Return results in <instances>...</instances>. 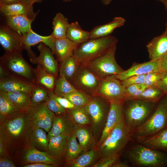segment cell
I'll return each mask as SVG.
<instances>
[{"label":"cell","instance_id":"8992f818","mask_svg":"<svg viewBox=\"0 0 167 167\" xmlns=\"http://www.w3.org/2000/svg\"><path fill=\"white\" fill-rule=\"evenodd\" d=\"M118 40L110 35L100 38L90 39L78 45L73 55L83 64L90 61L103 54L115 44Z\"/></svg>","mask_w":167,"mask_h":167},{"label":"cell","instance_id":"f6af8a7d","mask_svg":"<svg viewBox=\"0 0 167 167\" xmlns=\"http://www.w3.org/2000/svg\"><path fill=\"white\" fill-rule=\"evenodd\" d=\"M162 71H152L146 75L144 84L148 87H156L160 80Z\"/></svg>","mask_w":167,"mask_h":167},{"label":"cell","instance_id":"d590c367","mask_svg":"<svg viewBox=\"0 0 167 167\" xmlns=\"http://www.w3.org/2000/svg\"><path fill=\"white\" fill-rule=\"evenodd\" d=\"M6 92L10 99L20 111L26 112L31 106L30 93L20 91Z\"/></svg>","mask_w":167,"mask_h":167},{"label":"cell","instance_id":"6125c7cd","mask_svg":"<svg viewBox=\"0 0 167 167\" xmlns=\"http://www.w3.org/2000/svg\"><path fill=\"white\" fill-rule=\"evenodd\" d=\"M164 5L165 7V8L167 10V2L164 4Z\"/></svg>","mask_w":167,"mask_h":167},{"label":"cell","instance_id":"94428289","mask_svg":"<svg viewBox=\"0 0 167 167\" xmlns=\"http://www.w3.org/2000/svg\"><path fill=\"white\" fill-rule=\"evenodd\" d=\"M162 3H163L164 4L167 2V0H157Z\"/></svg>","mask_w":167,"mask_h":167},{"label":"cell","instance_id":"bcb514c9","mask_svg":"<svg viewBox=\"0 0 167 167\" xmlns=\"http://www.w3.org/2000/svg\"><path fill=\"white\" fill-rule=\"evenodd\" d=\"M120 153L104 159H101L93 165L92 167H112L113 165L119 160L121 155Z\"/></svg>","mask_w":167,"mask_h":167},{"label":"cell","instance_id":"ee69618b","mask_svg":"<svg viewBox=\"0 0 167 167\" xmlns=\"http://www.w3.org/2000/svg\"><path fill=\"white\" fill-rule=\"evenodd\" d=\"M147 88L144 84H134L126 88V96L124 101L135 98Z\"/></svg>","mask_w":167,"mask_h":167},{"label":"cell","instance_id":"f546056e","mask_svg":"<svg viewBox=\"0 0 167 167\" xmlns=\"http://www.w3.org/2000/svg\"><path fill=\"white\" fill-rule=\"evenodd\" d=\"M100 158V156L97 147L89 151L83 152L75 159L67 164L71 167H87L92 166Z\"/></svg>","mask_w":167,"mask_h":167},{"label":"cell","instance_id":"4fadbf2b","mask_svg":"<svg viewBox=\"0 0 167 167\" xmlns=\"http://www.w3.org/2000/svg\"><path fill=\"white\" fill-rule=\"evenodd\" d=\"M0 44L6 53L25 50L22 36L6 24L0 26Z\"/></svg>","mask_w":167,"mask_h":167},{"label":"cell","instance_id":"11a10c76","mask_svg":"<svg viewBox=\"0 0 167 167\" xmlns=\"http://www.w3.org/2000/svg\"><path fill=\"white\" fill-rule=\"evenodd\" d=\"M9 75L6 70L0 65V79L4 78Z\"/></svg>","mask_w":167,"mask_h":167},{"label":"cell","instance_id":"e7e4bbea","mask_svg":"<svg viewBox=\"0 0 167 167\" xmlns=\"http://www.w3.org/2000/svg\"><path fill=\"white\" fill-rule=\"evenodd\" d=\"M165 31L167 32V23H166V30H165Z\"/></svg>","mask_w":167,"mask_h":167},{"label":"cell","instance_id":"7402d4cb","mask_svg":"<svg viewBox=\"0 0 167 167\" xmlns=\"http://www.w3.org/2000/svg\"><path fill=\"white\" fill-rule=\"evenodd\" d=\"M0 12L4 16L24 15L35 19L37 13L33 11V5L19 2L9 5L0 4Z\"/></svg>","mask_w":167,"mask_h":167},{"label":"cell","instance_id":"9a60e30c","mask_svg":"<svg viewBox=\"0 0 167 167\" xmlns=\"http://www.w3.org/2000/svg\"><path fill=\"white\" fill-rule=\"evenodd\" d=\"M37 48L40 54L38 56L30 58L31 62L41 65L48 72L57 78L59 72L58 65L51 49L43 43H39Z\"/></svg>","mask_w":167,"mask_h":167},{"label":"cell","instance_id":"2e32d148","mask_svg":"<svg viewBox=\"0 0 167 167\" xmlns=\"http://www.w3.org/2000/svg\"><path fill=\"white\" fill-rule=\"evenodd\" d=\"M23 36V43L30 58L35 57L36 55L31 49V47L38 43H43L48 46L55 54V39L51 35L42 36L34 32L31 29Z\"/></svg>","mask_w":167,"mask_h":167},{"label":"cell","instance_id":"7a4b0ae2","mask_svg":"<svg viewBox=\"0 0 167 167\" xmlns=\"http://www.w3.org/2000/svg\"><path fill=\"white\" fill-rule=\"evenodd\" d=\"M30 126L26 112L0 121V137L8 147L19 145L24 141Z\"/></svg>","mask_w":167,"mask_h":167},{"label":"cell","instance_id":"7bdbcfd3","mask_svg":"<svg viewBox=\"0 0 167 167\" xmlns=\"http://www.w3.org/2000/svg\"><path fill=\"white\" fill-rule=\"evenodd\" d=\"M45 103L49 109L56 115L63 114L67 111L55 99L53 91H49V96Z\"/></svg>","mask_w":167,"mask_h":167},{"label":"cell","instance_id":"52a82bcc","mask_svg":"<svg viewBox=\"0 0 167 167\" xmlns=\"http://www.w3.org/2000/svg\"><path fill=\"white\" fill-rule=\"evenodd\" d=\"M117 44L99 57L81 64L100 79L114 76L124 70L118 65L115 58Z\"/></svg>","mask_w":167,"mask_h":167},{"label":"cell","instance_id":"816d5d0a","mask_svg":"<svg viewBox=\"0 0 167 167\" xmlns=\"http://www.w3.org/2000/svg\"><path fill=\"white\" fill-rule=\"evenodd\" d=\"M8 147L6 143L0 137V156L1 157L6 156L7 153Z\"/></svg>","mask_w":167,"mask_h":167},{"label":"cell","instance_id":"c3c4849f","mask_svg":"<svg viewBox=\"0 0 167 167\" xmlns=\"http://www.w3.org/2000/svg\"><path fill=\"white\" fill-rule=\"evenodd\" d=\"M54 96L60 104L66 110L71 109L76 107L67 98L58 96L56 95L54 92Z\"/></svg>","mask_w":167,"mask_h":167},{"label":"cell","instance_id":"e0dca14e","mask_svg":"<svg viewBox=\"0 0 167 167\" xmlns=\"http://www.w3.org/2000/svg\"><path fill=\"white\" fill-rule=\"evenodd\" d=\"M76 125L67 111L61 115H55L53 118L51 128L48 132V139L61 135H70L74 132Z\"/></svg>","mask_w":167,"mask_h":167},{"label":"cell","instance_id":"6f0895ef","mask_svg":"<svg viewBox=\"0 0 167 167\" xmlns=\"http://www.w3.org/2000/svg\"><path fill=\"white\" fill-rule=\"evenodd\" d=\"M21 0H0V4L9 5L18 3Z\"/></svg>","mask_w":167,"mask_h":167},{"label":"cell","instance_id":"f907efd6","mask_svg":"<svg viewBox=\"0 0 167 167\" xmlns=\"http://www.w3.org/2000/svg\"><path fill=\"white\" fill-rule=\"evenodd\" d=\"M14 163L6 156L0 157V167H15Z\"/></svg>","mask_w":167,"mask_h":167},{"label":"cell","instance_id":"681fc988","mask_svg":"<svg viewBox=\"0 0 167 167\" xmlns=\"http://www.w3.org/2000/svg\"><path fill=\"white\" fill-rule=\"evenodd\" d=\"M156 87L162 91L165 94H167V73L162 72L161 78Z\"/></svg>","mask_w":167,"mask_h":167},{"label":"cell","instance_id":"91938a15","mask_svg":"<svg viewBox=\"0 0 167 167\" xmlns=\"http://www.w3.org/2000/svg\"><path fill=\"white\" fill-rule=\"evenodd\" d=\"M102 3L105 5H107L109 4L112 1V0H101Z\"/></svg>","mask_w":167,"mask_h":167},{"label":"cell","instance_id":"8fae6325","mask_svg":"<svg viewBox=\"0 0 167 167\" xmlns=\"http://www.w3.org/2000/svg\"><path fill=\"white\" fill-rule=\"evenodd\" d=\"M30 127H39L48 132L51 129L55 114L47 107L45 102L30 106L26 111Z\"/></svg>","mask_w":167,"mask_h":167},{"label":"cell","instance_id":"ffe728a7","mask_svg":"<svg viewBox=\"0 0 167 167\" xmlns=\"http://www.w3.org/2000/svg\"><path fill=\"white\" fill-rule=\"evenodd\" d=\"M39 127H30L25 136L24 142L28 147L47 152L49 139L45 131Z\"/></svg>","mask_w":167,"mask_h":167},{"label":"cell","instance_id":"836d02e7","mask_svg":"<svg viewBox=\"0 0 167 167\" xmlns=\"http://www.w3.org/2000/svg\"><path fill=\"white\" fill-rule=\"evenodd\" d=\"M90 32L83 30L77 21L70 24L66 37L74 43L79 45L90 39Z\"/></svg>","mask_w":167,"mask_h":167},{"label":"cell","instance_id":"603a6c76","mask_svg":"<svg viewBox=\"0 0 167 167\" xmlns=\"http://www.w3.org/2000/svg\"><path fill=\"white\" fill-rule=\"evenodd\" d=\"M61 158L53 157L45 151L32 147H28L24 156V161L27 163H42L58 166Z\"/></svg>","mask_w":167,"mask_h":167},{"label":"cell","instance_id":"003e7915","mask_svg":"<svg viewBox=\"0 0 167 167\" xmlns=\"http://www.w3.org/2000/svg\"><path fill=\"white\" fill-rule=\"evenodd\" d=\"M166 95H167V94H166Z\"/></svg>","mask_w":167,"mask_h":167},{"label":"cell","instance_id":"e575fe53","mask_svg":"<svg viewBox=\"0 0 167 167\" xmlns=\"http://www.w3.org/2000/svg\"><path fill=\"white\" fill-rule=\"evenodd\" d=\"M70 24L68 19L63 15L61 13H57L53 19L51 35L55 39L66 37Z\"/></svg>","mask_w":167,"mask_h":167},{"label":"cell","instance_id":"ab89813d","mask_svg":"<svg viewBox=\"0 0 167 167\" xmlns=\"http://www.w3.org/2000/svg\"><path fill=\"white\" fill-rule=\"evenodd\" d=\"M78 90L65 77L59 76L56 79L54 92L57 95L64 97Z\"/></svg>","mask_w":167,"mask_h":167},{"label":"cell","instance_id":"4316f807","mask_svg":"<svg viewBox=\"0 0 167 167\" xmlns=\"http://www.w3.org/2000/svg\"><path fill=\"white\" fill-rule=\"evenodd\" d=\"M126 20L121 17L113 18L110 22L95 26L90 32V39L100 38L110 35L116 28L123 26Z\"/></svg>","mask_w":167,"mask_h":167},{"label":"cell","instance_id":"f5cc1de1","mask_svg":"<svg viewBox=\"0 0 167 167\" xmlns=\"http://www.w3.org/2000/svg\"><path fill=\"white\" fill-rule=\"evenodd\" d=\"M159 61L161 71L167 73V54Z\"/></svg>","mask_w":167,"mask_h":167},{"label":"cell","instance_id":"7c38bea8","mask_svg":"<svg viewBox=\"0 0 167 167\" xmlns=\"http://www.w3.org/2000/svg\"><path fill=\"white\" fill-rule=\"evenodd\" d=\"M100 81V79L81 64L70 83L77 89L94 96Z\"/></svg>","mask_w":167,"mask_h":167},{"label":"cell","instance_id":"ac0fdd59","mask_svg":"<svg viewBox=\"0 0 167 167\" xmlns=\"http://www.w3.org/2000/svg\"><path fill=\"white\" fill-rule=\"evenodd\" d=\"M152 71L162 72L160 67L159 60H150L142 63H133L130 68L114 76L121 81L134 75H146Z\"/></svg>","mask_w":167,"mask_h":167},{"label":"cell","instance_id":"b9f144b4","mask_svg":"<svg viewBox=\"0 0 167 167\" xmlns=\"http://www.w3.org/2000/svg\"><path fill=\"white\" fill-rule=\"evenodd\" d=\"M165 94L156 87L147 88L139 96L135 98L158 102Z\"/></svg>","mask_w":167,"mask_h":167},{"label":"cell","instance_id":"30bf717a","mask_svg":"<svg viewBox=\"0 0 167 167\" xmlns=\"http://www.w3.org/2000/svg\"><path fill=\"white\" fill-rule=\"evenodd\" d=\"M126 88L114 76L101 79L97 91L94 96L101 97L110 102H123L126 96Z\"/></svg>","mask_w":167,"mask_h":167},{"label":"cell","instance_id":"5bb4252c","mask_svg":"<svg viewBox=\"0 0 167 167\" xmlns=\"http://www.w3.org/2000/svg\"><path fill=\"white\" fill-rule=\"evenodd\" d=\"M106 121L96 147L104 141L111 131L124 120L122 102H110Z\"/></svg>","mask_w":167,"mask_h":167},{"label":"cell","instance_id":"ba28073f","mask_svg":"<svg viewBox=\"0 0 167 167\" xmlns=\"http://www.w3.org/2000/svg\"><path fill=\"white\" fill-rule=\"evenodd\" d=\"M110 104L109 102L101 97L93 96L89 102L84 107L90 117L91 129L96 141L101 137Z\"/></svg>","mask_w":167,"mask_h":167},{"label":"cell","instance_id":"74e56055","mask_svg":"<svg viewBox=\"0 0 167 167\" xmlns=\"http://www.w3.org/2000/svg\"><path fill=\"white\" fill-rule=\"evenodd\" d=\"M74 131L69 135L66 153L65 157L67 164L75 159L83 152Z\"/></svg>","mask_w":167,"mask_h":167},{"label":"cell","instance_id":"8d00e7d4","mask_svg":"<svg viewBox=\"0 0 167 167\" xmlns=\"http://www.w3.org/2000/svg\"><path fill=\"white\" fill-rule=\"evenodd\" d=\"M49 90L45 87L34 83L30 93L31 106L45 103L48 98Z\"/></svg>","mask_w":167,"mask_h":167},{"label":"cell","instance_id":"484cf974","mask_svg":"<svg viewBox=\"0 0 167 167\" xmlns=\"http://www.w3.org/2000/svg\"><path fill=\"white\" fill-rule=\"evenodd\" d=\"M137 141L149 148L167 152V127L154 135Z\"/></svg>","mask_w":167,"mask_h":167},{"label":"cell","instance_id":"9c48e42d","mask_svg":"<svg viewBox=\"0 0 167 167\" xmlns=\"http://www.w3.org/2000/svg\"><path fill=\"white\" fill-rule=\"evenodd\" d=\"M0 65L6 70L10 75L34 82V68L23 57L22 51L5 53L0 57Z\"/></svg>","mask_w":167,"mask_h":167},{"label":"cell","instance_id":"f1b7e54d","mask_svg":"<svg viewBox=\"0 0 167 167\" xmlns=\"http://www.w3.org/2000/svg\"><path fill=\"white\" fill-rule=\"evenodd\" d=\"M78 45L66 37L55 39V54L57 62H60L73 56L74 51Z\"/></svg>","mask_w":167,"mask_h":167},{"label":"cell","instance_id":"be15d7a7","mask_svg":"<svg viewBox=\"0 0 167 167\" xmlns=\"http://www.w3.org/2000/svg\"><path fill=\"white\" fill-rule=\"evenodd\" d=\"M64 2H69L72 1V0H62Z\"/></svg>","mask_w":167,"mask_h":167},{"label":"cell","instance_id":"d6986e66","mask_svg":"<svg viewBox=\"0 0 167 167\" xmlns=\"http://www.w3.org/2000/svg\"><path fill=\"white\" fill-rule=\"evenodd\" d=\"M33 83L22 78L9 75L0 79V91L9 92L20 91L30 93Z\"/></svg>","mask_w":167,"mask_h":167},{"label":"cell","instance_id":"1f68e13d","mask_svg":"<svg viewBox=\"0 0 167 167\" xmlns=\"http://www.w3.org/2000/svg\"><path fill=\"white\" fill-rule=\"evenodd\" d=\"M35 83L54 91L57 77L48 72L41 65L38 64L34 69Z\"/></svg>","mask_w":167,"mask_h":167},{"label":"cell","instance_id":"5b68a950","mask_svg":"<svg viewBox=\"0 0 167 167\" xmlns=\"http://www.w3.org/2000/svg\"><path fill=\"white\" fill-rule=\"evenodd\" d=\"M132 133L124 120L111 131L102 143L97 147L100 153V159L121 153L132 139Z\"/></svg>","mask_w":167,"mask_h":167},{"label":"cell","instance_id":"6da1fadb","mask_svg":"<svg viewBox=\"0 0 167 167\" xmlns=\"http://www.w3.org/2000/svg\"><path fill=\"white\" fill-rule=\"evenodd\" d=\"M157 103L138 99H130L122 102L124 120L132 132L148 119Z\"/></svg>","mask_w":167,"mask_h":167},{"label":"cell","instance_id":"d6a6232c","mask_svg":"<svg viewBox=\"0 0 167 167\" xmlns=\"http://www.w3.org/2000/svg\"><path fill=\"white\" fill-rule=\"evenodd\" d=\"M21 113L10 99L6 93L0 91V121L15 117Z\"/></svg>","mask_w":167,"mask_h":167},{"label":"cell","instance_id":"3957f363","mask_svg":"<svg viewBox=\"0 0 167 167\" xmlns=\"http://www.w3.org/2000/svg\"><path fill=\"white\" fill-rule=\"evenodd\" d=\"M167 121V95L158 102L149 117L141 126L132 132V139L138 140L157 133L166 127Z\"/></svg>","mask_w":167,"mask_h":167},{"label":"cell","instance_id":"f35d334b","mask_svg":"<svg viewBox=\"0 0 167 167\" xmlns=\"http://www.w3.org/2000/svg\"><path fill=\"white\" fill-rule=\"evenodd\" d=\"M66 111L75 125L85 126L90 125V117L84 107H76Z\"/></svg>","mask_w":167,"mask_h":167},{"label":"cell","instance_id":"7dc6e473","mask_svg":"<svg viewBox=\"0 0 167 167\" xmlns=\"http://www.w3.org/2000/svg\"><path fill=\"white\" fill-rule=\"evenodd\" d=\"M146 75H134L121 81L122 84L125 87L137 84H143Z\"/></svg>","mask_w":167,"mask_h":167},{"label":"cell","instance_id":"9f6ffc18","mask_svg":"<svg viewBox=\"0 0 167 167\" xmlns=\"http://www.w3.org/2000/svg\"><path fill=\"white\" fill-rule=\"evenodd\" d=\"M129 165L127 162L118 161L113 165L112 167H129Z\"/></svg>","mask_w":167,"mask_h":167},{"label":"cell","instance_id":"680465c9","mask_svg":"<svg viewBox=\"0 0 167 167\" xmlns=\"http://www.w3.org/2000/svg\"><path fill=\"white\" fill-rule=\"evenodd\" d=\"M42 0H21L20 2L26 4H33L35 2H41Z\"/></svg>","mask_w":167,"mask_h":167},{"label":"cell","instance_id":"277c9868","mask_svg":"<svg viewBox=\"0 0 167 167\" xmlns=\"http://www.w3.org/2000/svg\"><path fill=\"white\" fill-rule=\"evenodd\" d=\"M131 164L137 167H167V152L152 149L139 143L126 151Z\"/></svg>","mask_w":167,"mask_h":167},{"label":"cell","instance_id":"d4e9b609","mask_svg":"<svg viewBox=\"0 0 167 167\" xmlns=\"http://www.w3.org/2000/svg\"><path fill=\"white\" fill-rule=\"evenodd\" d=\"M5 18L6 24L22 36L32 29V23L35 19L24 15H13Z\"/></svg>","mask_w":167,"mask_h":167},{"label":"cell","instance_id":"44dd1931","mask_svg":"<svg viewBox=\"0 0 167 167\" xmlns=\"http://www.w3.org/2000/svg\"><path fill=\"white\" fill-rule=\"evenodd\" d=\"M150 61H156L167 54V32L155 37L146 45Z\"/></svg>","mask_w":167,"mask_h":167},{"label":"cell","instance_id":"4dcf8cb0","mask_svg":"<svg viewBox=\"0 0 167 167\" xmlns=\"http://www.w3.org/2000/svg\"><path fill=\"white\" fill-rule=\"evenodd\" d=\"M81 64L74 55L67 58L60 62L59 76L65 77L71 82Z\"/></svg>","mask_w":167,"mask_h":167},{"label":"cell","instance_id":"cb8c5ba5","mask_svg":"<svg viewBox=\"0 0 167 167\" xmlns=\"http://www.w3.org/2000/svg\"><path fill=\"white\" fill-rule=\"evenodd\" d=\"M69 135H61L50 137L47 152L55 158H62L65 156Z\"/></svg>","mask_w":167,"mask_h":167},{"label":"cell","instance_id":"db71d44e","mask_svg":"<svg viewBox=\"0 0 167 167\" xmlns=\"http://www.w3.org/2000/svg\"><path fill=\"white\" fill-rule=\"evenodd\" d=\"M24 167H56L54 165L42 163H34L26 165Z\"/></svg>","mask_w":167,"mask_h":167},{"label":"cell","instance_id":"60d3db41","mask_svg":"<svg viewBox=\"0 0 167 167\" xmlns=\"http://www.w3.org/2000/svg\"><path fill=\"white\" fill-rule=\"evenodd\" d=\"M68 99L76 107H84L90 101L92 97L86 92L78 90L65 95Z\"/></svg>","mask_w":167,"mask_h":167},{"label":"cell","instance_id":"83f0119b","mask_svg":"<svg viewBox=\"0 0 167 167\" xmlns=\"http://www.w3.org/2000/svg\"><path fill=\"white\" fill-rule=\"evenodd\" d=\"M74 132L83 152L96 147L97 142L92 131L85 126L76 125Z\"/></svg>","mask_w":167,"mask_h":167},{"label":"cell","instance_id":"03108f58","mask_svg":"<svg viewBox=\"0 0 167 167\" xmlns=\"http://www.w3.org/2000/svg\"><path fill=\"white\" fill-rule=\"evenodd\" d=\"M166 127H167V123H166Z\"/></svg>","mask_w":167,"mask_h":167}]
</instances>
